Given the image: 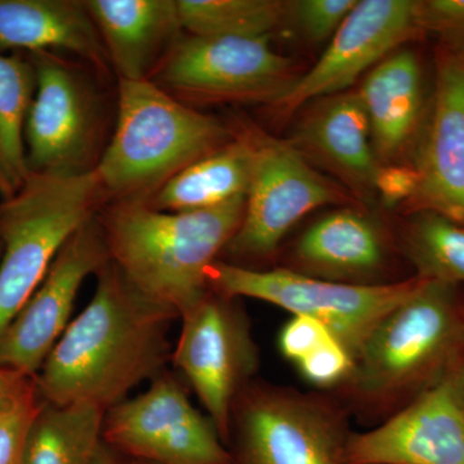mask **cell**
<instances>
[{"label":"cell","instance_id":"6da1fadb","mask_svg":"<svg viewBox=\"0 0 464 464\" xmlns=\"http://www.w3.org/2000/svg\"><path fill=\"white\" fill-rule=\"evenodd\" d=\"M96 275L93 298L36 374L47 404L88 402L108 411L172 359L168 334L179 315L133 288L111 259Z\"/></svg>","mask_w":464,"mask_h":464},{"label":"cell","instance_id":"7a4b0ae2","mask_svg":"<svg viewBox=\"0 0 464 464\" xmlns=\"http://www.w3.org/2000/svg\"><path fill=\"white\" fill-rule=\"evenodd\" d=\"M246 203L240 195L188 212L125 203L101 226L110 259L133 288L181 317L209 292L208 270L239 230Z\"/></svg>","mask_w":464,"mask_h":464},{"label":"cell","instance_id":"3957f363","mask_svg":"<svg viewBox=\"0 0 464 464\" xmlns=\"http://www.w3.org/2000/svg\"><path fill=\"white\" fill-rule=\"evenodd\" d=\"M463 359L464 306L456 285L423 280L375 326L341 386L362 413L392 415Z\"/></svg>","mask_w":464,"mask_h":464},{"label":"cell","instance_id":"277c9868","mask_svg":"<svg viewBox=\"0 0 464 464\" xmlns=\"http://www.w3.org/2000/svg\"><path fill=\"white\" fill-rule=\"evenodd\" d=\"M230 137L218 119L182 105L151 82L121 79L114 137L94 172L102 190L133 194L167 182Z\"/></svg>","mask_w":464,"mask_h":464},{"label":"cell","instance_id":"5b68a950","mask_svg":"<svg viewBox=\"0 0 464 464\" xmlns=\"http://www.w3.org/2000/svg\"><path fill=\"white\" fill-rule=\"evenodd\" d=\"M101 191L94 169L30 173L0 206V337L66 241L92 219Z\"/></svg>","mask_w":464,"mask_h":464},{"label":"cell","instance_id":"8992f818","mask_svg":"<svg viewBox=\"0 0 464 464\" xmlns=\"http://www.w3.org/2000/svg\"><path fill=\"white\" fill-rule=\"evenodd\" d=\"M212 292L227 298L248 297L268 302L293 315L324 324L353 359L375 326L420 288L423 280L353 285L316 279L289 270H255L216 261L207 274Z\"/></svg>","mask_w":464,"mask_h":464},{"label":"cell","instance_id":"52a82bcc","mask_svg":"<svg viewBox=\"0 0 464 464\" xmlns=\"http://www.w3.org/2000/svg\"><path fill=\"white\" fill-rule=\"evenodd\" d=\"M350 435L331 400L270 384L250 382L232 408L234 464H346Z\"/></svg>","mask_w":464,"mask_h":464},{"label":"cell","instance_id":"ba28073f","mask_svg":"<svg viewBox=\"0 0 464 464\" xmlns=\"http://www.w3.org/2000/svg\"><path fill=\"white\" fill-rule=\"evenodd\" d=\"M237 299L209 290L179 317L181 331L172 351L173 365L194 389L225 442L230 440L235 401L259 364L248 316Z\"/></svg>","mask_w":464,"mask_h":464},{"label":"cell","instance_id":"9c48e42d","mask_svg":"<svg viewBox=\"0 0 464 464\" xmlns=\"http://www.w3.org/2000/svg\"><path fill=\"white\" fill-rule=\"evenodd\" d=\"M102 441L149 464H234L210 418L195 409L181 382L167 371L148 390L106 411Z\"/></svg>","mask_w":464,"mask_h":464},{"label":"cell","instance_id":"30bf717a","mask_svg":"<svg viewBox=\"0 0 464 464\" xmlns=\"http://www.w3.org/2000/svg\"><path fill=\"white\" fill-rule=\"evenodd\" d=\"M253 136L256 160L246 213L225 249L239 259L270 257L290 228L311 210L353 200L348 190L314 169L289 141L264 133Z\"/></svg>","mask_w":464,"mask_h":464},{"label":"cell","instance_id":"8fae6325","mask_svg":"<svg viewBox=\"0 0 464 464\" xmlns=\"http://www.w3.org/2000/svg\"><path fill=\"white\" fill-rule=\"evenodd\" d=\"M299 78L270 36H194L177 43L160 81L188 96L276 105Z\"/></svg>","mask_w":464,"mask_h":464},{"label":"cell","instance_id":"7c38bea8","mask_svg":"<svg viewBox=\"0 0 464 464\" xmlns=\"http://www.w3.org/2000/svg\"><path fill=\"white\" fill-rule=\"evenodd\" d=\"M110 261L102 227L90 219L66 241L41 285L0 337V366L36 377L70 324L84 280Z\"/></svg>","mask_w":464,"mask_h":464},{"label":"cell","instance_id":"4fadbf2b","mask_svg":"<svg viewBox=\"0 0 464 464\" xmlns=\"http://www.w3.org/2000/svg\"><path fill=\"white\" fill-rule=\"evenodd\" d=\"M420 2L357 0L331 44L275 108L289 115L310 101L346 92L371 67L420 32Z\"/></svg>","mask_w":464,"mask_h":464},{"label":"cell","instance_id":"5bb4252c","mask_svg":"<svg viewBox=\"0 0 464 464\" xmlns=\"http://www.w3.org/2000/svg\"><path fill=\"white\" fill-rule=\"evenodd\" d=\"M346 464H464V393L458 368L380 426L351 433Z\"/></svg>","mask_w":464,"mask_h":464},{"label":"cell","instance_id":"9a60e30c","mask_svg":"<svg viewBox=\"0 0 464 464\" xmlns=\"http://www.w3.org/2000/svg\"><path fill=\"white\" fill-rule=\"evenodd\" d=\"M418 186L409 212H433L464 226V51L439 56L436 91L414 155Z\"/></svg>","mask_w":464,"mask_h":464},{"label":"cell","instance_id":"2e32d148","mask_svg":"<svg viewBox=\"0 0 464 464\" xmlns=\"http://www.w3.org/2000/svg\"><path fill=\"white\" fill-rule=\"evenodd\" d=\"M35 72L24 132L29 170L82 172L92 143L90 100L78 76L53 58L39 60Z\"/></svg>","mask_w":464,"mask_h":464},{"label":"cell","instance_id":"e0dca14e","mask_svg":"<svg viewBox=\"0 0 464 464\" xmlns=\"http://www.w3.org/2000/svg\"><path fill=\"white\" fill-rule=\"evenodd\" d=\"M289 142L306 160L335 174L360 199L374 197L381 163L374 154L368 115L357 91L315 100Z\"/></svg>","mask_w":464,"mask_h":464},{"label":"cell","instance_id":"ac0fdd59","mask_svg":"<svg viewBox=\"0 0 464 464\" xmlns=\"http://www.w3.org/2000/svg\"><path fill=\"white\" fill-rule=\"evenodd\" d=\"M387 257L386 235L373 217L342 208L301 235L289 270L328 282L378 285Z\"/></svg>","mask_w":464,"mask_h":464},{"label":"cell","instance_id":"d6986e66","mask_svg":"<svg viewBox=\"0 0 464 464\" xmlns=\"http://www.w3.org/2000/svg\"><path fill=\"white\" fill-rule=\"evenodd\" d=\"M371 127L381 166L399 164L422 116V75L411 51H398L368 72L357 91Z\"/></svg>","mask_w":464,"mask_h":464},{"label":"cell","instance_id":"ffe728a7","mask_svg":"<svg viewBox=\"0 0 464 464\" xmlns=\"http://www.w3.org/2000/svg\"><path fill=\"white\" fill-rule=\"evenodd\" d=\"M121 81H145L168 42L181 29L173 0H88Z\"/></svg>","mask_w":464,"mask_h":464},{"label":"cell","instance_id":"44dd1931","mask_svg":"<svg viewBox=\"0 0 464 464\" xmlns=\"http://www.w3.org/2000/svg\"><path fill=\"white\" fill-rule=\"evenodd\" d=\"M101 47L84 3L0 0V50L61 48L100 65L103 60Z\"/></svg>","mask_w":464,"mask_h":464},{"label":"cell","instance_id":"7402d4cb","mask_svg":"<svg viewBox=\"0 0 464 464\" xmlns=\"http://www.w3.org/2000/svg\"><path fill=\"white\" fill-rule=\"evenodd\" d=\"M255 160V136L234 140L170 177L149 206L163 212H188L246 195Z\"/></svg>","mask_w":464,"mask_h":464},{"label":"cell","instance_id":"603a6c76","mask_svg":"<svg viewBox=\"0 0 464 464\" xmlns=\"http://www.w3.org/2000/svg\"><path fill=\"white\" fill-rule=\"evenodd\" d=\"M105 413L88 402H44L27 435L25 464L93 463L102 444Z\"/></svg>","mask_w":464,"mask_h":464},{"label":"cell","instance_id":"cb8c5ba5","mask_svg":"<svg viewBox=\"0 0 464 464\" xmlns=\"http://www.w3.org/2000/svg\"><path fill=\"white\" fill-rule=\"evenodd\" d=\"M35 87L29 63L0 54V188L9 198L30 176L24 132Z\"/></svg>","mask_w":464,"mask_h":464},{"label":"cell","instance_id":"d4e9b609","mask_svg":"<svg viewBox=\"0 0 464 464\" xmlns=\"http://www.w3.org/2000/svg\"><path fill=\"white\" fill-rule=\"evenodd\" d=\"M400 246L417 277L457 285L464 283V226L433 212L411 213Z\"/></svg>","mask_w":464,"mask_h":464},{"label":"cell","instance_id":"484cf974","mask_svg":"<svg viewBox=\"0 0 464 464\" xmlns=\"http://www.w3.org/2000/svg\"><path fill=\"white\" fill-rule=\"evenodd\" d=\"M280 0H179V24L194 36L264 38L286 18Z\"/></svg>","mask_w":464,"mask_h":464},{"label":"cell","instance_id":"4316f807","mask_svg":"<svg viewBox=\"0 0 464 464\" xmlns=\"http://www.w3.org/2000/svg\"><path fill=\"white\" fill-rule=\"evenodd\" d=\"M43 404L35 378H26L0 405V464H25L27 435Z\"/></svg>","mask_w":464,"mask_h":464},{"label":"cell","instance_id":"83f0119b","mask_svg":"<svg viewBox=\"0 0 464 464\" xmlns=\"http://www.w3.org/2000/svg\"><path fill=\"white\" fill-rule=\"evenodd\" d=\"M357 0H295L286 3V18L310 42L334 35L355 8Z\"/></svg>","mask_w":464,"mask_h":464},{"label":"cell","instance_id":"f1b7e54d","mask_svg":"<svg viewBox=\"0 0 464 464\" xmlns=\"http://www.w3.org/2000/svg\"><path fill=\"white\" fill-rule=\"evenodd\" d=\"M297 365L310 383L319 387H332L347 380L353 359L340 342L332 338Z\"/></svg>","mask_w":464,"mask_h":464},{"label":"cell","instance_id":"f546056e","mask_svg":"<svg viewBox=\"0 0 464 464\" xmlns=\"http://www.w3.org/2000/svg\"><path fill=\"white\" fill-rule=\"evenodd\" d=\"M418 18L420 29L439 34L447 48L464 51V0L420 2Z\"/></svg>","mask_w":464,"mask_h":464},{"label":"cell","instance_id":"4dcf8cb0","mask_svg":"<svg viewBox=\"0 0 464 464\" xmlns=\"http://www.w3.org/2000/svg\"><path fill=\"white\" fill-rule=\"evenodd\" d=\"M332 333L313 317L293 316L279 335V347L286 359L298 364L302 360L331 341Z\"/></svg>","mask_w":464,"mask_h":464},{"label":"cell","instance_id":"1f68e13d","mask_svg":"<svg viewBox=\"0 0 464 464\" xmlns=\"http://www.w3.org/2000/svg\"><path fill=\"white\" fill-rule=\"evenodd\" d=\"M375 194H380L382 203L392 208L406 203L413 197L418 186V174L413 167L402 164L381 166L375 177Z\"/></svg>","mask_w":464,"mask_h":464},{"label":"cell","instance_id":"d6a6232c","mask_svg":"<svg viewBox=\"0 0 464 464\" xmlns=\"http://www.w3.org/2000/svg\"><path fill=\"white\" fill-rule=\"evenodd\" d=\"M26 375L17 373L11 369L2 368L0 366V405L5 401L23 384L26 380ZM35 378V377H34Z\"/></svg>","mask_w":464,"mask_h":464},{"label":"cell","instance_id":"836d02e7","mask_svg":"<svg viewBox=\"0 0 464 464\" xmlns=\"http://www.w3.org/2000/svg\"><path fill=\"white\" fill-rule=\"evenodd\" d=\"M92 464H132L123 459V456L116 453L108 445L101 444L99 451H97L96 457H94L93 463Z\"/></svg>","mask_w":464,"mask_h":464},{"label":"cell","instance_id":"e575fe53","mask_svg":"<svg viewBox=\"0 0 464 464\" xmlns=\"http://www.w3.org/2000/svg\"><path fill=\"white\" fill-rule=\"evenodd\" d=\"M458 375H459V381L460 384H462V390L464 393V359L462 360V362H460V365L458 366Z\"/></svg>","mask_w":464,"mask_h":464},{"label":"cell","instance_id":"d590c367","mask_svg":"<svg viewBox=\"0 0 464 464\" xmlns=\"http://www.w3.org/2000/svg\"><path fill=\"white\" fill-rule=\"evenodd\" d=\"M0 253H2V246H0Z\"/></svg>","mask_w":464,"mask_h":464}]
</instances>
